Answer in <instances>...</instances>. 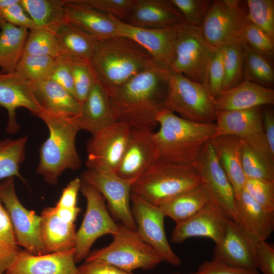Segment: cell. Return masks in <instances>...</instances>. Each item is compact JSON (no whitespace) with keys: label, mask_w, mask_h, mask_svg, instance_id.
<instances>
[{"label":"cell","mask_w":274,"mask_h":274,"mask_svg":"<svg viewBox=\"0 0 274 274\" xmlns=\"http://www.w3.org/2000/svg\"><path fill=\"white\" fill-rule=\"evenodd\" d=\"M171 72L154 65L108 95L118 121L130 128L152 130L164 109Z\"/></svg>","instance_id":"cell-1"},{"label":"cell","mask_w":274,"mask_h":274,"mask_svg":"<svg viewBox=\"0 0 274 274\" xmlns=\"http://www.w3.org/2000/svg\"><path fill=\"white\" fill-rule=\"evenodd\" d=\"M90 63L108 95L138 74L156 64L143 47L122 36L97 40Z\"/></svg>","instance_id":"cell-2"},{"label":"cell","mask_w":274,"mask_h":274,"mask_svg":"<svg viewBox=\"0 0 274 274\" xmlns=\"http://www.w3.org/2000/svg\"><path fill=\"white\" fill-rule=\"evenodd\" d=\"M156 120L159 128L154 138L159 159L174 164L192 165L215 132V123L188 120L166 108Z\"/></svg>","instance_id":"cell-3"},{"label":"cell","mask_w":274,"mask_h":274,"mask_svg":"<svg viewBox=\"0 0 274 274\" xmlns=\"http://www.w3.org/2000/svg\"><path fill=\"white\" fill-rule=\"evenodd\" d=\"M37 117L47 126L49 135L40 149L37 172L46 183L54 185L64 171L76 170L81 165L76 146V136L80 129L74 119L44 112Z\"/></svg>","instance_id":"cell-4"},{"label":"cell","mask_w":274,"mask_h":274,"mask_svg":"<svg viewBox=\"0 0 274 274\" xmlns=\"http://www.w3.org/2000/svg\"><path fill=\"white\" fill-rule=\"evenodd\" d=\"M201 184L192 165H180L158 159L131 185L134 194L156 206Z\"/></svg>","instance_id":"cell-5"},{"label":"cell","mask_w":274,"mask_h":274,"mask_svg":"<svg viewBox=\"0 0 274 274\" xmlns=\"http://www.w3.org/2000/svg\"><path fill=\"white\" fill-rule=\"evenodd\" d=\"M118 226L113 241L104 248L90 252L85 260L108 263L128 272L153 269L163 261L136 230L122 223Z\"/></svg>","instance_id":"cell-6"},{"label":"cell","mask_w":274,"mask_h":274,"mask_svg":"<svg viewBox=\"0 0 274 274\" xmlns=\"http://www.w3.org/2000/svg\"><path fill=\"white\" fill-rule=\"evenodd\" d=\"M218 49L208 42L200 27L183 21L177 25L175 56L170 72L208 85L209 66Z\"/></svg>","instance_id":"cell-7"},{"label":"cell","mask_w":274,"mask_h":274,"mask_svg":"<svg viewBox=\"0 0 274 274\" xmlns=\"http://www.w3.org/2000/svg\"><path fill=\"white\" fill-rule=\"evenodd\" d=\"M164 107L185 119L213 123L216 119L214 97L208 85L171 72Z\"/></svg>","instance_id":"cell-8"},{"label":"cell","mask_w":274,"mask_h":274,"mask_svg":"<svg viewBox=\"0 0 274 274\" xmlns=\"http://www.w3.org/2000/svg\"><path fill=\"white\" fill-rule=\"evenodd\" d=\"M246 14V1H213L200 26L202 34L217 48L233 45L243 46L247 44L242 29Z\"/></svg>","instance_id":"cell-9"},{"label":"cell","mask_w":274,"mask_h":274,"mask_svg":"<svg viewBox=\"0 0 274 274\" xmlns=\"http://www.w3.org/2000/svg\"><path fill=\"white\" fill-rule=\"evenodd\" d=\"M80 190L87 202L82 224L76 233L74 246L75 262L85 259L90 248L99 237L118 231V226L110 215L101 193L92 185L82 180Z\"/></svg>","instance_id":"cell-10"},{"label":"cell","mask_w":274,"mask_h":274,"mask_svg":"<svg viewBox=\"0 0 274 274\" xmlns=\"http://www.w3.org/2000/svg\"><path fill=\"white\" fill-rule=\"evenodd\" d=\"M0 201L8 214L18 245L33 255L49 253L41 237V217L22 205L16 193L14 177L0 183Z\"/></svg>","instance_id":"cell-11"},{"label":"cell","mask_w":274,"mask_h":274,"mask_svg":"<svg viewBox=\"0 0 274 274\" xmlns=\"http://www.w3.org/2000/svg\"><path fill=\"white\" fill-rule=\"evenodd\" d=\"M131 131L117 121L92 134L87 144L88 169L97 173L114 172L125 151Z\"/></svg>","instance_id":"cell-12"},{"label":"cell","mask_w":274,"mask_h":274,"mask_svg":"<svg viewBox=\"0 0 274 274\" xmlns=\"http://www.w3.org/2000/svg\"><path fill=\"white\" fill-rule=\"evenodd\" d=\"M130 199L136 231L142 238L157 252L163 261L179 266L181 259L172 249L166 236L165 215L161 208L133 193H131Z\"/></svg>","instance_id":"cell-13"},{"label":"cell","mask_w":274,"mask_h":274,"mask_svg":"<svg viewBox=\"0 0 274 274\" xmlns=\"http://www.w3.org/2000/svg\"><path fill=\"white\" fill-rule=\"evenodd\" d=\"M192 165L199 174L201 184L208 191L211 199L230 220L234 221L235 193L210 141L204 145Z\"/></svg>","instance_id":"cell-14"},{"label":"cell","mask_w":274,"mask_h":274,"mask_svg":"<svg viewBox=\"0 0 274 274\" xmlns=\"http://www.w3.org/2000/svg\"><path fill=\"white\" fill-rule=\"evenodd\" d=\"M81 179L101 193L116 219L127 227L136 230L130 206L132 182L121 178L114 172L100 173L89 169L82 173Z\"/></svg>","instance_id":"cell-15"},{"label":"cell","mask_w":274,"mask_h":274,"mask_svg":"<svg viewBox=\"0 0 274 274\" xmlns=\"http://www.w3.org/2000/svg\"><path fill=\"white\" fill-rule=\"evenodd\" d=\"M112 18L119 36L135 41L150 54L157 65L170 72L175 56L178 24L162 29L143 28L131 26L113 16Z\"/></svg>","instance_id":"cell-16"},{"label":"cell","mask_w":274,"mask_h":274,"mask_svg":"<svg viewBox=\"0 0 274 274\" xmlns=\"http://www.w3.org/2000/svg\"><path fill=\"white\" fill-rule=\"evenodd\" d=\"M159 159L152 130L131 128L122 157L114 173L133 183Z\"/></svg>","instance_id":"cell-17"},{"label":"cell","mask_w":274,"mask_h":274,"mask_svg":"<svg viewBox=\"0 0 274 274\" xmlns=\"http://www.w3.org/2000/svg\"><path fill=\"white\" fill-rule=\"evenodd\" d=\"M260 239L229 219L221 241L216 244L213 258L228 264L251 269H257L256 247Z\"/></svg>","instance_id":"cell-18"},{"label":"cell","mask_w":274,"mask_h":274,"mask_svg":"<svg viewBox=\"0 0 274 274\" xmlns=\"http://www.w3.org/2000/svg\"><path fill=\"white\" fill-rule=\"evenodd\" d=\"M0 105L8 111L6 130L10 134L15 133L19 128L16 119L17 108H26L36 116L43 112L30 82L15 71L0 72Z\"/></svg>","instance_id":"cell-19"},{"label":"cell","mask_w":274,"mask_h":274,"mask_svg":"<svg viewBox=\"0 0 274 274\" xmlns=\"http://www.w3.org/2000/svg\"><path fill=\"white\" fill-rule=\"evenodd\" d=\"M229 219L221 208L211 199L191 218L176 224L171 241L180 244L190 237H205L218 244L223 238Z\"/></svg>","instance_id":"cell-20"},{"label":"cell","mask_w":274,"mask_h":274,"mask_svg":"<svg viewBox=\"0 0 274 274\" xmlns=\"http://www.w3.org/2000/svg\"><path fill=\"white\" fill-rule=\"evenodd\" d=\"M75 249L36 255L21 250L5 274H80L74 258Z\"/></svg>","instance_id":"cell-21"},{"label":"cell","mask_w":274,"mask_h":274,"mask_svg":"<svg viewBox=\"0 0 274 274\" xmlns=\"http://www.w3.org/2000/svg\"><path fill=\"white\" fill-rule=\"evenodd\" d=\"M183 21L182 15L170 0H133L125 23L139 28L162 29Z\"/></svg>","instance_id":"cell-22"},{"label":"cell","mask_w":274,"mask_h":274,"mask_svg":"<svg viewBox=\"0 0 274 274\" xmlns=\"http://www.w3.org/2000/svg\"><path fill=\"white\" fill-rule=\"evenodd\" d=\"M74 121L80 130L92 134L118 121L109 96L97 79Z\"/></svg>","instance_id":"cell-23"},{"label":"cell","mask_w":274,"mask_h":274,"mask_svg":"<svg viewBox=\"0 0 274 274\" xmlns=\"http://www.w3.org/2000/svg\"><path fill=\"white\" fill-rule=\"evenodd\" d=\"M65 20L97 40L118 35L112 16L92 8L82 0H66Z\"/></svg>","instance_id":"cell-24"},{"label":"cell","mask_w":274,"mask_h":274,"mask_svg":"<svg viewBox=\"0 0 274 274\" xmlns=\"http://www.w3.org/2000/svg\"><path fill=\"white\" fill-rule=\"evenodd\" d=\"M274 104V90L243 80L214 98L216 111L248 109Z\"/></svg>","instance_id":"cell-25"},{"label":"cell","mask_w":274,"mask_h":274,"mask_svg":"<svg viewBox=\"0 0 274 274\" xmlns=\"http://www.w3.org/2000/svg\"><path fill=\"white\" fill-rule=\"evenodd\" d=\"M30 83L42 112L67 119H74L80 114V104L57 83L50 79Z\"/></svg>","instance_id":"cell-26"},{"label":"cell","mask_w":274,"mask_h":274,"mask_svg":"<svg viewBox=\"0 0 274 274\" xmlns=\"http://www.w3.org/2000/svg\"><path fill=\"white\" fill-rule=\"evenodd\" d=\"M261 107L248 109L216 111L213 137L233 135L242 139L264 131Z\"/></svg>","instance_id":"cell-27"},{"label":"cell","mask_w":274,"mask_h":274,"mask_svg":"<svg viewBox=\"0 0 274 274\" xmlns=\"http://www.w3.org/2000/svg\"><path fill=\"white\" fill-rule=\"evenodd\" d=\"M210 142L233 187L236 199L243 191L246 181L242 163V138L220 136L212 138Z\"/></svg>","instance_id":"cell-28"},{"label":"cell","mask_w":274,"mask_h":274,"mask_svg":"<svg viewBox=\"0 0 274 274\" xmlns=\"http://www.w3.org/2000/svg\"><path fill=\"white\" fill-rule=\"evenodd\" d=\"M234 221L260 239L266 240L274 230V212L263 208L244 189L235 201Z\"/></svg>","instance_id":"cell-29"},{"label":"cell","mask_w":274,"mask_h":274,"mask_svg":"<svg viewBox=\"0 0 274 274\" xmlns=\"http://www.w3.org/2000/svg\"><path fill=\"white\" fill-rule=\"evenodd\" d=\"M42 241L48 253L61 252L74 248L76 226L63 221L55 207L44 209L40 215Z\"/></svg>","instance_id":"cell-30"},{"label":"cell","mask_w":274,"mask_h":274,"mask_svg":"<svg viewBox=\"0 0 274 274\" xmlns=\"http://www.w3.org/2000/svg\"><path fill=\"white\" fill-rule=\"evenodd\" d=\"M54 33L57 41L59 55L90 60L97 41L94 37L66 21Z\"/></svg>","instance_id":"cell-31"},{"label":"cell","mask_w":274,"mask_h":274,"mask_svg":"<svg viewBox=\"0 0 274 274\" xmlns=\"http://www.w3.org/2000/svg\"><path fill=\"white\" fill-rule=\"evenodd\" d=\"M210 200L208 191L201 184L172 198L159 207L165 216L178 224L195 215Z\"/></svg>","instance_id":"cell-32"},{"label":"cell","mask_w":274,"mask_h":274,"mask_svg":"<svg viewBox=\"0 0 274 274\" xmlns=\"http://www.w3.org/2000/svg\"><path fill=\"white\" fill-rule=\"evenodd\" d=\"M28 29L10 24L0 18V67L11 72L23 55Z\"/></svg>","instance_id":"cell-33"},{"label":"cell","mask_w":274,"mask_h":274,"mask_svg":"<svg viewBox=\"0 0 274 274\" xmlns=\"http://www.w3.org/2000/svg\"><path fill=\"white\" fill-rule=\"evenodd\" d=\"M66 0H20L36 28L54 33L65 20Z\"/></svg>","instance_id":"cell-34"},{"label":"cell","mask_w":274,"mask_h":274,"mask_svg":"<svg viewBox=\"0 0 274 274\" xmlns=\"http://www.w3.org/2000/svg\"><path fill=\"white\" fill-rule=\"evenodd\" d=\"M242 49L243 80L271 88L274 84V71L271 61L247 44L242 46Z\"/></svg>","instance_id":"cell-35"},{"label":"cell","mask_w":274,"mask_h":274,"mask_svg":"<svg viewBox=\"0 0 274 274\" xmlns=\"http://www.w3.org/2000/svg\"><path fill=\"white\" fill-rule=\"evenodd\" d=\"M27 141L26 135L16 139L0 141V180L17 177L26 182L20 174V164L24 160Z\"/></svg>","instance_id":"cell-36"},{"label":"cell","mask_w":274,"mask_h":274,"mask_svg":"<svg viewBox=\"0 0 274 274\" xmlns=\"http://www.w3.org/2000/svg\"><path fill=\"white\" fill-rule=\"evenodd\" d=\"M55 57L39 54L23 55L15 71L30 82L49 79L54 67Z\"/></svg>","instance_id":"cell-37"},{"label":"cell","mask_w":274,"mask_h":274,"mask_svg":"<svg viewBox=\"0 0 274 274\" xmlns=\"http://www.w3.org/2000/svg\"><path fill=\"white\" fill-rule=\"evenodd\" d=\"M64 57L72 73L75 97L81 106L94 84L96 77L89 60Z\"/></svg>","instance_id":"cell-38"},{"label":"cell","mask_w":274,"mask_h":274,"mask_svg":"<svg viewBox=\"0 0 274 274\" xmlns=\"http://www.w3.org/2000/svg\"><path fill=\"white\" fill-rule=\"evenodd\" d=\"M21 250L8 214L0 201V271L2 272L6 271Z\"/></svg>","instance_id":"cell-39"},{"label":"cell","mask_w":274,"mask_h":274,"mask_svg":"<svg viewBox=\"0 0 274 274\" xmlns=\"http://www.w3.org/2000/svg\"><path fill=\"white\" fill-rule=\"evenodd\" d=\"M224 70L223 91L238 84L243 80L244 58L242 46L220 48Z\"/></svg>","instance_id":"cell-40"},{"label":"cell","mask_w":274,"mask_h":274,"mask_svg":"<svg viewBox=\"0 0 274 274\" xmlns=\"http://www.w3.org/2000/svg\"><path fill=\"white\" fill-rule=\"evenodd\" d=\"M242 163L246 179L274 181V167L268 164L244 139H242Z\"/></svg>","instance_id":"cell-41"},{"label":"cell","mask_w":274,"mask_h":274,"mask_svg":"<svg viewBox=\"0 0 274 274\" xmlns=\"http://www.w3.org/2000/svg\"><path fill=\"white\" fill-rule=\"evenodd\" d=\"M247 16L274 40V0H247Z\"/></svg>","instance_id":"cell-42"},{"label":"cell","mask_w":274,"mask_h":274,"mask_svg":"<svg viewBox=\"0 0 274 274\" xmlns=\"http://www.w3.org/2000/svg\"><path fill=\"white\" fill-rule=\"evenodd\" d=\"M39 54L54 57L60 54L55 34L50 31L36 28L30 30L25 43L23 55Z\"/></svg>","instance_id":"cell-43"},{"label":"cell","mask_w":274,"mask_h":274,"mask_svg":"<svg viewBox=\"0 0 274 274\" xmlns=\"http://www.w3.org/2000/svg\"><path fill=\"white\" fill-rule=\"evenodd\" d=\"M242 29L247 44L272 61L274 55V40L252 22L248 18L247 14L243 20Z\"/></svg>","instance_id":"cell-44"},{"label":"cell","mask_w":274,"mask_h":274,"mask_svg":"<svg viewBox=\"0 0 274 274\" xmlns=\"http://www.w3.org/2000/svg\"><path fill=\"white\" fill-rule=\"evenodd\" d=\"M244 189L261 207L274 212V181L246 179Z\"/></svg>","instance_id":"cell-45"},{"label":"cell","mask_w":274,"mask_h":274,"mask_svg":"<svg viewBox=\"0 0 274 274\" xmlns=\"http://www.w3.org/2000/svg\"><path fill=\"white\" fill-rule=\"evenodd\" d=\"M182 15L184 21L193 26L200 27L213 1L170 0Z\"/></svg>","instance_id":"cell-46"},{"label":"cell","mask_w":274,"mask_h":274,"mask_svg":"<svg viewBox=\"0 0 274 274\" xmlns=\"http://www.w3.org/2000/svg\"><path fill=\"white\" fill-rule=\"evenodd\" d=\"M85 3L107 15L126 22L130 13L133 0H82Z\"/></svg>","instance_id":"cell-47"},{"label":"cell","mask_w":274,"mask_h":274,"mask_svg":"<svg viewBox=\"0 0 274 274\" xmlns=\"http://www.w3.org/2000/svg\"><path fill=\"white\" fill-rule=\"evenodd\" d=\"M190 274H260L257 269H251L231 265L213 258L199 265L196 270Z\"/></svg>","instance_id":"cell-48"},{"label":"cell","mask_w":274,"mask_h":274,"mask_svg":"<svg viewBox=\"0 0 274 274\" xmlns=\"http://www.w3.org/2000/svg\"><path fill=\"white\" fill-rule=\"evenodd\" d=\"M208 76V85L215 98L223 91L224 80V70L220 48L218 49L211 62Z\"/></svg>","instance_id":"cell-49"},{"label":"cell","mask_w":274,"mask_h":274,"mask_svg":"<svg viewBox=\"0 0 274 274\" xmlns=\"http://www.w3.org/2000/svg\"><path fill=\"white\" fill-rule=\"evenodd\" d=\"M20 0L13 5L0 10V18L13 25L30 30L36 28L30 17L21 6Z\"/></svg>","instance_id":"cell-50"},{"label":"cell","mask_w":274,"mask_h":274,"mask_svg":"<svg viewBox=\"0 0 274 274\" xmlns=\"http://www.w3.org/2000/svg\"><path fill=\"white\" fill-rule=\"evenodd\" d=\"M49 79L60 85L75 97L72 73L64 57L60 55L55 57V64Z\"/></svg>","instance_id":"cell-51"},{"label":"cell","mask_w":274,"mask_h":274,"mask_svg":"<svg viewBox=\"0 0 274 274\" xmlns=\"http://www.w3.org/2000/svg\"><path fill=\"white\" fill-rule=\"evenodd\" d=\"M257 269L262 274H274V246L260 239L256 251Z\"/></svg>","instance_id":"cell-52"},{"label":"cell","mask_w":274,"mask_h":274,"mask_svg":"<svg viewBox=\"0 0 274 274\" xmlns=\"http://www.w3.org/2000/svg\"><path fill=\"white\" fill-rule=\"evenodd\" d=\"M244 139L268 164L274 167V154L271 153L269 148L264 131L254 134Z\"/></svg>","instance_id":"cell-53"},{"label":"cell","mask_w":274,"mask_h":274,"mask_svg":"<svg viewBox=\"0 0 274 274\" xmlns=\"http://www.w3.org/2000/svg\"><path fill=\"white\" fill-rule=\"evenodd\" d=\"M80 274H135L123 270L112 265L97 262L86 261L78 266Z\"/></svg>","instance_id":"cell-54"},{"label":"cell","mask_w":274,"mask_h":274,"mask_svg":"<svg viewBox=\"0 0 274 274\" xmlns=\"http://www.w3.org/2000/svg\"><path fill=\"white\" fill-rule=\"evenodd\" d=\"M81 184V178H76L72 180L63 190L56 207L68 208L77 207V196Z\"/></svg>","instance_id":"cell-55"},{"label":"cell","mask_w":274,"mask_h":274,"mask_svg":"<svg viewBox=\"0 0 274 274\" xmlns=\"http://www.w3.org/2000/svg\"><path fill=\"white\" fill-rule=\"evenodd\" d=\"M263 124L264 135L269 148L274 154V114L271 109H262Z\"/></svg>","instance_id":"cell-56"},{"label":"cell","mask_w":274,"mask_h":274,"mask_svg":"<svg viewBox=\"0 0 274 274\" xmlns=\"http://www.w3.org/2000/svg\"><path fill=\"white\" fill-rule=\"evenodd\" d=\"M54 207L59 217L63 221L70 223H74L81 211L80 208L77 207L72 208H58L56 206Z\"/></svg>","instance_id":"cell-57"},{"label":"cell","mask_w":274,"mask_h":274,"mask_svg":"<svg viewBox=\"0 0 274 274\" xmlns=\"http://www.w3.org/2000/svg\"><path fill=\"white\" fill-rule=\"evenodd\" d=\"M19 1L20 0H0V10L7 8Z\"/></svg>","instance_id":"cell-58"},{"label":"cell","mask_w":274,"mask_h":274,"mask_svg":"<svg viewBox=\"0 0 274 274\" xmlns=\"http://www.w3.org/2000/svg\"><path fill=\"white\" fill-rule=\"evenodd\" d=\"M170 274H183V273H170Z\"/></svg>","instance_id":"cell-59"},{"label":"cell","mask_w":274,"mask_h":274,"mask_svg":"<svg viewBox=\"0 0 274 274\" xmlns=\"http://www.w3.org/2000/svg\"><path fill=\"white\" fill-rule=\"evenodd\" d=\"M0 274H3V273L0 271Z\"/></svg>","instance_id":"cell-60"}]
</instances>
